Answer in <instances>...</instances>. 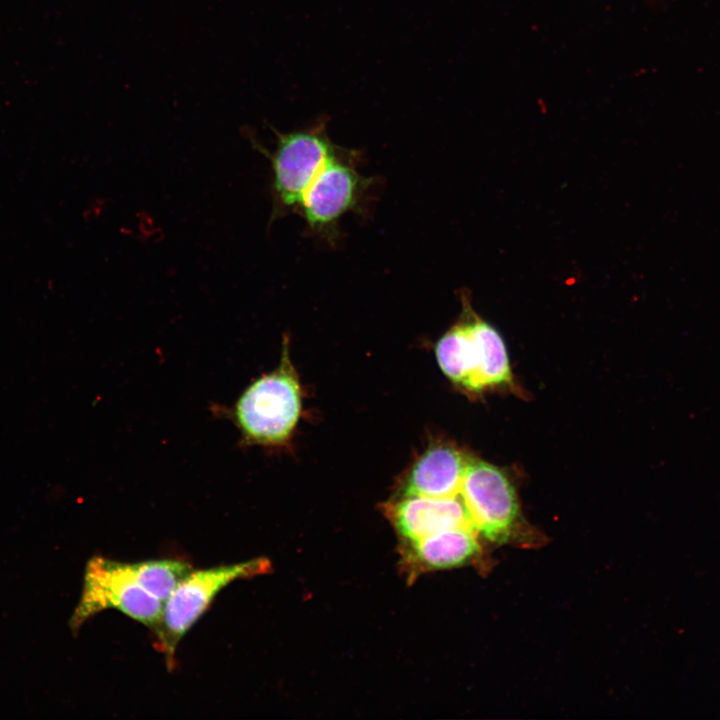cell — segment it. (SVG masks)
I'll return each instance as SVG.
<instances>
[{"label": "cell", "mask_w": 720, "mask_h": 720, "mask_svg": "<svg viewBox=\"0 0 720 720\" xmlns=\"http://www.w3.org/2000/svg\"><path fill=\"white\" fill-rule=\"evenodd\" d=\"M351 151L338 147L304 192L296 211L316 234L335 236L340 219L355 209L370 187Z\"/></svg>", "instance_id": "cell-5"}, {"label": "cell", "mask_w": 720, "mask_h": 720, "mask_svg": "<svg viewBox=\"0 0 720 720\" xmlns=\"http://www.w3.org/2000/svg\"><path fill=\"white\" fill-rule=\"evenodd\" d=\"M270 568L267 559L257 558L207 569H193L164 603L161 620L153 630L155 646L164 653L168 667L175 664V652L181 639L223 588L235 580L266 573Z\"/></svg>", "instance_id": "cell-2"}, {"label": "cell", "mask_w": 720, "mask_h": 720, "mask_svg": "<svg viewBox=\"0 0 720 720\" xmlns=\"http://www.w3.org/2000/svg\"><path fill=\"white\" fill-rule=\"evenodd\" d=\"M468 458L456 448L437 445L428 448L413 464L405 478L402 496L452 497L459 495Z\"/></svg>", "instance_id": "cell-8"}, {"label": "cell", "mask_w": 720, "mask_h": 720, "mask_svg": "<svg viewBox=\"0 0 720 720\" xmlns=\"http://www.w3.org/2000/svg\"><path fill=\"white\" fill-rule=\"evenodd\" d=\"M128 567L136 582L163 604L193 570L188 562L174 559L128 563Z\"/></svg>", "instance_id": "cell-12"}, {"label": "cell", "mask_w": 720, "mask_h": 720, "mask_svg": "<svg viewBox=\"0 0 720 720\" xmlns=\"http://www.w3.org/2000/svg\"><path fill=\"white\" fill-rule=\"evenodd\" d=\"M163 606L136 582L128 563L94 556L87 562L82 594L69 625L76 632L89 618L111 608L154 630Z\"/></svg>", "instance_id": "cell-4"}, {"label": "cell", "mask_w": 720, "mask_h": 720, "mask_svg": "<svg viewBox=\"0 0 720 720\" xmlns=\"http://www.w3.org/2000/svg\"><path fill=\"white\" fill-rule=\"evenodd\" d=\"M459 494L477 532L497 542L510 537L519 506L512 484L499 468L469 457Z\"/></svg>", "instance_id": "cell-6"}, {"label": "cell", "mask_w": 720, "mask_h": 720, "mask_svg": "<svg viewBox=\"0 0 720 720\" xmlns=\"http://www.w3.org/2000/svg\"><path fill=\"white\" fill-rule=\"evenodd\" d=\"M221 415L236 426L243 445L277 446L290 437L301 410L300 387L284 344L279 366L251 383Z\"/></svg>", "instance_id": "cell-1"}, {"label": "cell", "mask_w": 720, "mask_h": 720, "mask_svg": "<svg viewBox=\"0 0 720 720\" xmlns=\"http://www.w3.org/2000/svg\"><path fill=\"white\" fill-rule=\"evenodd\" d=\"M464 312L478 353L480 390L511 381V369L504 341L498 331L474 314L466 295L462 294Z\"/></svg>", "instance_id": "cell-11"}, {"label": "cell", "mask_w": 720, "mask_h": 720, "mask_svg": "<svg viewBox=\"0 0 720 720\" xmlns=\"http://www.w3.org/2000/svg\"><path fill=\"white\" fill-rule=\"evenodd\" d=\"M389 514L398 532L408 541L460 527L473 526L460 496H402L389 507Z\"/></svg>", "instance_id": "cell-7"}, {"label": "cell", "mask_w": 720, "mask_h": 720, "mask_svg": "<svg viewBox=\"0 0 720 720\" xmlns=\"http://www.w3.org/2000/svg\"><path fill=\"white\" fill-rule=\"evenodd\" d=\"M326 119H319L308 128L282 133L275 128L276 146L271 153L263 147L271 162L273 216L296 211L309 184L339 147L326 128Z\"/></svg>", "instance_id": "cell-3"}, {"label": "cell", "mask_w": 720, "mask_h": 720, "mask_svg": "<svg viewBox=\"0 0 720 720\" xmlns=\"http://www.w3.org/2000/svg\"><path fill=\"white\" fill-rule=\"evenodd\" d=\"M464 312V311H463ZM436 358L441 370L454 383L479 392L478 353L466 314L437 342Z\"/></svg>", "instance_id": "cell-10"}, {"label": "cell", "mask_w": 720, "mask_h": 720, "mask_svg": "<svg viewBox=\"0 0 720 720\" xmlns=\"http://www.w3.org/2000/svg\"><path fill=\"white\" fill-rule=\"evenodd\" d=\"M409 542L410 560L429 570L461 566L479 551L473 526L450 528Z\"/></svg>", "instance_id": "cell-9"}]
</instances>
